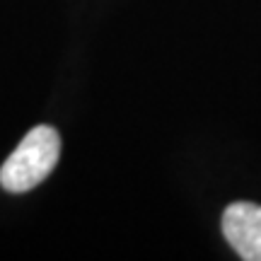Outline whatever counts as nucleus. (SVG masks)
Returning a JSON list of instances; mask_svg holds the SVG:
<instances>
[{
    "mask_svg": "<svg viewBox=\"0 0 261 261\" xmlns=\"http://www.w3.org/2000/svg\"><path fill=\"white\" fill-rule=\"evenodd\" d=\"M61 158V136L51 126H37L22 138L0 167V184L10 194H24L54 172Z\"/></svg>",
    "mask_w": 261,
    "mask_h": 261,
    "instance_id": "nucleus-1",
    "label": "nucleus"
},
{
    "mask_svg": "<svg viewBox=\"0 0 261 261\" xmlns=\"http://www.w3.org/2000/svg\"><path fill=\"white\" fill-rule=\"evenodd\" d=\"M223 234L240 259L261 261V205L240 201L223 213Z\"/></svg>",
    "mask_w": 261,
    "mask_h": 261,
    "instance_id": "nucleus-2",
    "label": "nucleus"
}]
</instances>
